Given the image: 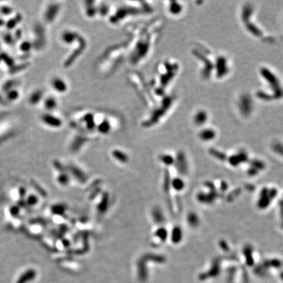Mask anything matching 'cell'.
Wrapping results in <instances>:
<instances>
[{
  "instance_id": "1",
  "label": "cell",
  "mask_w": 283,
  "mask_h": 283,
  "mask_svg": "<svg viewBox=\"0 0 283 283\" xmlns=\"http://www.w3.org/2000/svg\"><path fill=\"white\" fill-rule=\"evenodd\" d=\"M36 277V271L34 269H28L22 273L16 283H28L34 280Z\"/></svg>"
},
{
  "instance_id": "2",
  "label": "cell",
  "mask_w": 283,
  "mask_h": 283,
  "mask_svg": "<svg viewBox=\"0 0 283 283\" xmlns=\"http://www.w3.org/2000/svg\"><path fill=\"white\" fill-rule=\"evenodd\" d=\"M41 120L44 123L53 127H58L61 124V121L58 118L48 114L43 115L41 116Z\"/></svg>"
},
{
  "instance_id": "3",
  "label": "cell",
  "mask_w": 283,
  "mask_h": 283,
  "mask_svg": "<svg viewBox=\"0 0 283 283\" xmlns=\"http://www.w3.org/2000/svg\"><path fill=\"white\" fill-rule=\"evenodd\" d=\"M22 20H23V16L20 13H17L15 16V17L9 19L5 23V26L9 30H13L20 23Z\"/></svg>"
},
{
  "instance_id": "4",
  "label": "cell",
  "mask_w": 283,
  "mask_h": 283,
  "mask_svg": "<svg viewBox=\"0 0 283 283\" xmlns=\"http://www.w3.org/2000/svg\"><path fill=\"white\" fill-rule=\"evenodd\" d=\"M52 86L58 92H64L66 90V83L58 77H55L52 80Z\"/></svg>"
},
{
  "instance_id": "5",
  "label": "cell",
  "mask_w": 283,
  "mask_h": 283,
  "mask_svg": "<svg viewBox=\"0 0 283 283\" xmlns=\"http://www.w3.org/2000/svg\"><path fill=\"white\" fill-rule=\"evenodd\" d=\"M43 97V92L41 90H36L33 92L29 97V102L30 104L34 106L41 101Z\"/></svg>"
},
{
  "instance_id": "6",
  "label": "cell",
  "mask_w": 283,
  "mask_h": 283,
  "mask_svg": "<svg viewBox=\"0 0 283 283\" xmlns=\"http://www.w3.org/2000/svg\"><path fill=\"white\" fill-rule=\"evenodd\" d=\"M29 65H30L29 62H24V63L19 64L17 65L15 64L14 66H13L11 68L9 69V72L10 74H15L16 73H18V72H20L22 71L26 70L28 67Z\"/></svg>"
},
{
  "instance_id": "7",
  "label": "cell",
  "mask_w": 283,
  "mask_h": 283,
  "mask_svg": "<svg viewBox=\"0 0 283 283\" xmlns=\"http://www.w3.org/2000/svg\"><path fill=\"white\" fill-rule=\"evenodd\" d=\"M44 106L47 110L51 111L57 107V101L54 98L49 97L45 101Z\"/></svg>"
},
{
  "instance_id": "8",
  "label": "cell",
  "mask_w": 283,
  "mask_h": 283,
  "mask_svg": "<svg viewBox=\"0 0 283 283\" xmlns=\"http://www.w3.org/2000/svg\"><path fill=\"white\" fill-rule=\"evenodd\" d=\"M2 60L5 62L7 66L10 68H11L13 66H15V60L6 53H1Z\"/></svg>"
},
{
  "instance_id": "9",
  "label": "cell",
  "mask_w": 283,
  "mask_h": 283,
  "mask_svg": "<svg viewBox=\"0 0 283 283\" xmlns=\"http://www.w3.org/2000/svg\"><path fill=\"white\" fill-rule=\"evenodd\" d=\"M19 92L16 89L13 88V89L7 92L6 98L9 101H15L19 98Z\"/></svg>"
},
{
  "instance_id": "10",
  "label": "cell",
  "mask_w": 283,
  "mask_h": 283,
  "mask_svg": "<svg viewBox=\"0 0 283 283\" xmlns=\"http://www.w3.org/2000/svg\"><path fill=\"white\" fill-rule=\"evenodd\" d=\"M18 81L16 80L11 79V80H9L7 82H5L4 84L2 86V90L4 92H7L10 90L13 89L15 86L17 85Z\"/></svg>"
},
{
  "instance_id": "11",
  "label": "cell",
  "mask_w": 283,
  "mask_h": 283,
  "mask_svg": "<svg viewBox=\"0 0 283 283\" xmlns=\"http://www.w3.org/2000/svg\"><path fill=\"white\" fill-rule=\"evenodd\" d=\"M32 47H33V44L31 42H30L28 41H24L20 43L19 49L22 52L26 54L30 52Z\"/></svg>"
},
{
  "instance_id": "12",
  "label": "cell",
  "mask_w": 283,
  "mask_h": 283,
  "mask_svg": "<svg viewBox=\"0 0 283 283\" xmlns=\"http://www.w3.org/2000/svg\"><path fill=\"white\" fill-rule=\"evenodd\" d=\"M3 40L5 43H7V45H13L15 43V38L14 36L11 34L10 33H6V34L3 35Z\"/></svg>"
},
{
  "instance_id": "13",
  "label": "cell",
  "mask_w": 283,
  "mask_h": 283,
  "mask_svg": "<svg viewBox=\"0 0 283 283\" xmlns=\"http://www.w3.org/2000/svg\"><path fill=\"white\" fill-rule=\"evenodd\" d=\"M0 11L4 15H9L12 13L13 9L11 7L7 6V5H4V6H2L0 8Z\"/></svg>"
},
{
  "instance_id": "14",
  "label": "cell",
  "mask_w": 283,
  "mask_h": 283,
  "mask_svg": "<svg viewBox=\"0 0 283 283\" xmlns=\"http://www.w3.org/2000/svg\"><path fill=\"white\" fill-rule=\"evenodd\" d=\"M155 235H156L157 237L161 238V239L165 240L166 237V231L164 228H161L157 230Z\"/></svg>"
},
{
  "instance_id": "15",
  "label": "cell",
  "mask_w": 283,
  "mask_h": 283,
  "mask_svg": "<svg viewBox=\"0 0 283 283\" xmlns=\"http://www.w3.org/2000/svg\"><path fill=\"white\" fill-rule=\"evenodd\" d=\"M180 229L178 228V229H174V231H173V236L172 237H172L173 238V241H174V242H177L178 241V240L180 239Z\"/></svg>"
},
{
  "instance_id": "16",
  "label": "cell",
  "mask_w": 283,
  "mask_h": 283,
  "mask_svg": "<svg viewBox=\"0 0 283 283\" xmlns=\"http://www.w3.org/2000/svg\"><path fill=\"white\" fill-rule=\"evenodd\" d=\"M27 201L29 205L33 206V205H36V204L37 203V198H36V197L34 195H31L28 199Z\"/></svg>"
},
{
  "instance_id": "17",
  "label": "cell",
  "mask_w": 283,
  "mask_h": 283,
  "mask_svg": "<svg viewBox=\"0 0 283 283\" xmlns=\"http://www.w3.org/2000/svg\"><path fill=\"white\" fill-rule=\"evenodd\" d=\"M22 36H23V31L20 29H17L14 34V38L16 40H19L22 38Z\"/></svg>"
},
{
  "instance_id": "18",
  "label": "cell",
  "mask_w": 283,
  "mask_h": 283,
  "mask_svg": "<svg viewBox=\"0 0 283 283\" xmlns=\"http://www.w3.org/2000/svg\"><path fill=\"white\" fill-rule=\"evenodd\" d=\"M19 210L17 207H13L11 208V214H13V216H17V214H19Z\"/></svg>"
},
{
  "instance_id": "19",
  "label": "cell",
  "mask_w": 283,
  "mask_h": 283,
  "mask_svg": "<svg viewBox=\"0 0 283 283\" xmlns=\"http://www.w3.org/2000/svg\"><path fill=\"white\" fill-rule=\"evenodd\" d=\"M182 186V182L180 180H176L174 182V186L175 188H176V190H180V189L181 188Z\"/></svg>"
},
{
  "instance_id": "20",
  "label": "cell",
  "mask_w": 283,
  "mask_h": 283,
  "mask_svg": "<svg viewBox=\"0 0 283 283\" xmlns=\"http://www.w3.org/2000/svg\"><path fill=\"white\" fill-rule=\"evenodd\" d=\"M3 25H5V21L2 19H0V27H2Z\"/></svg>"
},
{
  "instance_id": "21",
  "label": "cell",
  "mask_w": 283,
  "mask_h": 283,
  "mask_svg": "<svg viewBox=\"0 0 283 283\" xmlns=\"http://www.w3.org/2000/svg\"><path fill=\"white\" fill-rule=\"evenodd\" d=\"M3 101V99L2 98V97L1 96H0V103H2Z\"/></svg>"
},
{
  "instance_id": "22",
  "label": "cell",
  "mask_w": 283,
  "mask_h": 283,
  "mask_svg": "<svg viewBox=\"0 0 283 283\" xmlns=\"http://www.w3.org/2000/svg\"><path fill=\"white\" fill-rule=\"evenodd\" d=\"M2 57H1V53H0V63H1V62H2Z\"/></svg>"
}]
</instances>
